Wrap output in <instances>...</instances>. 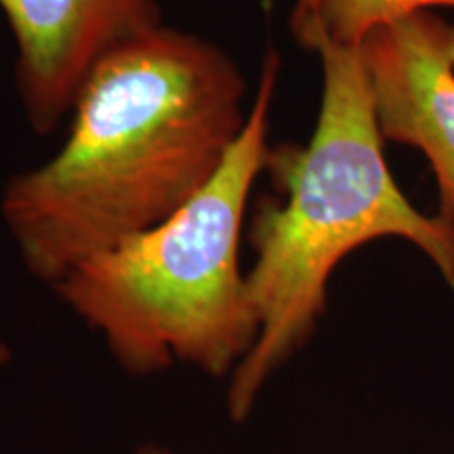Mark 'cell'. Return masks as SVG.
Masks as SVG:
<instances>
[{
	"label": "cell",
	"mask_w": 454,
	"mask_h": 454,
	"mask_svg": "<svg viewBox=\"0 0 454 454\" xmlns=\"http://www.w3.org/2000/svg\"><path fill=\"white\" fill-rule=\"evenodd\" d=\"M247 82L225 51L160 26L106 57L53 158L4 185L0 217L26 270L57 286L74 268L177 213L240 137Z\"/></svg>",
	"instance_id": "cell-1"
},
{
	"label": "cell",
	"mask_w": 454,
	"mask_h": 454,
	"mask_svg": "<svg viewBox=\"0 0 454 454\" xmlns=\"http://www.w3.org/2000/svg\"><path fill=\"white\" fill-rule=\"evenodd\" d=\"M322 99L303 145L271 147L280 200L261 204L248 225L247 274L259 334L231 372L227 408L251 414L265 383L316 333L340 261L379 238H402L429 257L454 297V234L408 200L385 158L357 47L322 41Z\"/></svg>",
	"instance_id": "cell-2"
},
{
	"label": "cell",
	"mask_w": 454,
	"mask_h": 454,
	"mask_svg": "<svg viewBox=\"0 0 454 454\" xmlns=\"http://www.w3.org/2000/svg\"><path fill=\"white\" fill-rule=\"evenodd\" d=\"M280 67L270 49L240 137L190 202L82 261L55 286L129 372L164 371L179 360L225 377L257 340L240 244L248 198L268 167Z\"/></svg>",
	"instance_id": "cell-3"
},
{
	"label": "cell",
	"mask_w": 454,
	"mask_h": 454,
	"mask_svg": "<svg viewBox=\"0 0 454 454\" xmlns=\"http://www.w3.org/2000/svg\"><path fill=\"white\" fill-rule=\"evenodd\" d=\"M357 53L379 133L427 158L454 234V24L425 11L372 30Z\"/></svg>",
	"instance_id": "cell-4"
},
{
	"label": "cell",
	"mask_w": 454,
	"mask_h": 454,
	"mask_svg": "<svg viewBox=\"0 0 454 454\" xmlns=\"http://www.w3.org/2000/svg\"><path fill=\"white\" fill-rule=\"evenodd\" d=\"M26 118L47 135L107 55L162 26L156 0H0Z\"/></svg>",
	"instance_id": "cell-5"
},
{
	"label": "cell",
	"mask_w": 454,
	"mask_h": 454,
	"mask_svg": "<svg viewBox=\"0 0 454 454\" xmlns=\"http://www.w3.org/2000/svg\"><path fill=\"white\" fill-rule=\"evenodd\" d=\"M435 9H454V0H317L316 26L305 49L316 51L322 41L360 47L377 27Z\"/></svg>",
	"instance_id": "cell-6"
},
{
	"label": "cell",
	"mask_w": 454,
	"mask_h": 454,
	"mask_svg": "<svg viewBox=\"0 0 454 454\" xmlns=\"http://www.w3.org/2000/svg\"><path fill=\"white\" fill-rule=\"evenodd\" d=\"M316 15L317 0H294V7L291 13V30L301 47H308L311 32H314L316 26Z\"/></svg>",
	"instance_id": "cell-7"
},
{
	"label": "cell",
	"mask_w": 454,
	"mask_h": 454,
	"mask_svg": "<svg viewBox=\"0 0 454 454\" xmlns=\"http://www.w3.org/2000/svg\"><path fill=\"white\" fill-rule=\"evenodd\" d=\"M9 362H11V348L7 343H3V340H0V371H3Z\"/></svg>",
	"instance_id": "cell-8"
},
{
	"label": "cell",
	"mask_w": 454,
	"mask_h": 454,
	"mask_svg": "<svg viewBox=\"0 0 454 454\" xmlns=\"http://www.w3.org/2000/svg\"><path fill=\"white\" fill-rule=\"evenodd\" d=\"M137 454H168V452L162 450V448H156V446H145V448H141Z\"/></svg>",
	"instance_id": "cell-9"
}]
</instances>
